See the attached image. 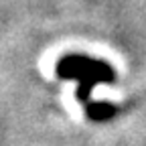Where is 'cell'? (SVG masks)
<instances>
[{"instance_id": "cell-2", "label": "cell", "mask_w": 146, "mask_h": 146, "mask_svg": "<svg viewBox=\"0 0 146 146\" xmlns=\"http://www.w3.org/2000/svg\"><path fill=\"white\" fill-rule=\"evenodd\" d=\"M116 108L110 104H87V116L91 120H106L110 116H114Z\"/></svg>"}, {"instance_id": "cell-1", "label": "cell", "mask_w": 146, "mask_h": 146, "mask_svg": "<svg viewBox=\"0 0 146 146\" xmlns=\"http://www.w3.org/2000/svg\"><path fill=\"white\" fill-rule=\"evenodd\" d=\"M57 77L77 79V100L87 104L91 89L98 83H112L116 79V71L106 61L91 59L87 55H65L57 63Z\"/></svg>"}]
</instances>
